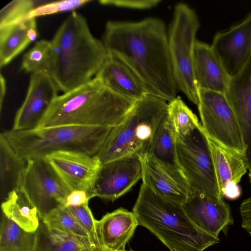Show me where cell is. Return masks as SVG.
<instances>
[{"label":"cell","instance_id":"obj_35","mask_svg":"<svg viewBox=\"0 0 251 251\" xmlns=\"http://www.w3.org/2000/svg\"><path fill=\"white\" fill-rule=\"evenodd\" d=\"M91 199L89 193L82 190L72 191L66 198L64 206L76 207L88 203Z\"/></svg>","mask_w":251,"mask_h":251},{"label":"cell","instance_id":"obj_31","mask_svg":"<svg viewBox=\"0 0 251 251\" xmlns=\"http://www.w3.org/2000/svg\"><path fill=\"white\" fill-rule=\"evenodd\" d=\"M34 0H14L0 11V28L27 19L29 13L42 4Z\"/></svg>","mask_w":251,"mask_h":251},{"label":"cell","instance_id":"obj_32","mask_svg":"<svg viewBox=\"0 0 251 251\" xmlns=\"http://www.w3.org/2000/svg\"><path fill=\"white\" fill-rule=\"evenodd\" d=\"M68 208L87 233L93 248L96 251H103L97 228L98 220L95 219L88 203L79 206Z\"/></svg>","mask_w":251,"mask_h":251},{"label":"cell","instance_id":"obj_9","mask_svg":"<svg viewBox=\"0 0 251 251\" xmlns=\"http://www.w3.org/2000/svg\"><path fill=\"white\" fill-rule=\"evenodd\" d=\"M176 147L180 165L191 187L214 198H224L201 125L184 136H176Z\"/></svg>","mask_w":251,"mask_h":251},{"label":"cell","instance_id":"obj_40","mask_svg":"<svg viewBox=\"0 0 251 251\" xmlns=\"http://www.w3.org/2000/svg\"></svg>","mask_w":251,"mask_h":251},{"label":"cell","instance_id":"obj_8","mask_svg":"<svg viewBox=\"0 0 251 251\" xmlns=\"http://www.w3.org/2000/svg\"><path fill=\"white\" fill-rule=\"evenodd\" d=\"M197 106L201 125L206 136L245 158L247 146L243 134L226 94L199 89Z\"/></svg>","mask_w":251,"mask_h":251},{"label":"cell","instance_id":"obj_15","mask_svg":"<svg viewBox=\"0 0 251 251\" xmlns=\"http://www.w3.org/2000/svg\"><path fill=\"white\" fill-rule=\"evenodd\" d=\"M46 158L71 191H84L91 197V191L101 164L95 155L58 151Z\"/></svg>","mask_w":251,"mask_h":251},{"label":"cell","instance_id":"obj_6","mask_svg":"<svg viewBox=\"0 0 251 251\" xmlns=\"http://www.w3.org/2000/svg\"><path fill=\"white\" fill-rule=\"evenodd\" d=\"M168 103L147 94L136 100L125 120L112 129L95 155L100 164L125 156L149 154Z\"/></svg>","mask_w":251,"mask_h":251},{"label":"cell","instance_id":"obj_18","mask_svg":"<svg viewBox=\"0 0 251 251\" xmlns=\"http://www.w3.org/2000/svg\"><path fill=\"white\" fill-rule=\"evenodd\" d=\"M95 77L114 92L134 101L151 94L144 82L126 63L109 55Z\"/></svg>","mask_w":251,"mask_h":251},{"label":"cell","instance_id":"obj_29","mask_svg":"<svg viewBox=\"0 0 251 251\" xmlns=\"http://www.w3.org/2000/svg\"><path fill=\"white\" fill-rule=\"evenodd\" d=\"M42 221L52 230L86 241L91 244L87 233L66 206H63L55 209Z\"/></svg>","mask_w":251,"mask_h":251},{"label":"cell","instance_id":"obj_23","mask_svg":"<svg viewBox=\"0 0 251 251\" xmlns=\"http://www.w3.org/2000/svg\"><path fill=\"white\" fill-rule=\"evenodd\" d=\"M207 138L221 192L227 183L240 181L247 172V165L244 157Z\"/></svg>","mask_w":251,"mask_h":251},{"label":"cell","instance_id":"obj_4","mask_svg":"<svg viewBox=\"0 0 251 251\" xmlns=\"http://www.w3.org/2000/svg\"><path fill=\"white\" fill-rule=\"evenodd\" d=\"M132 212L138 225L149 229L170 251H203L220 241L199 229L181 204L157 195L143 183Z\"/></svg>","mask_w":251,"mask_h":251},{"label":"cell","instance_id":"obj_38","mask_svg":"<svg viewBox=\"0 0 251 251\" xmlns=\"http://www.w3.org/2000/svg\"><path fill=\"white\" fill-rule=\"evenodd\" d=\"M249 175L250 180V182L251 183V173H249Z\"/></svg>","mask_w":251,"mask_h":251},{"label":"cell","instance_id":"obj_5","mask_svg":"<svg viewBox=\"0 0 251 251\" xmlns=\"http://www.w3.org/2000/svg\"><path fill=\"white\" fill-rule=\"evenodd\" d=\"M113 128L69 125L1 133L16 153L27 161L58 151L94 156Z\"/></svg>","mask_w":251,"mask_h":251},{"label":"cell","instance_id":"obj_30","mask_svg":"<svg viewBox=\"0 0 251 251\" xmlns=\"http://www.w3.org/2000/svg\"><path fill=\"white\" fill-rule=\"evenodd\" d=\"M51 41L41 40L24 55L21 70L31 74L46 72L49 73L51 60Z\"/></svg>","mask_w":251,"mask_h":251},{"label":"cell","instance_id":"obj_22","mask_svg":"<svg viewBox=\"0 0 251 251\" xmlns=\"http://www.w3.org/2000/svg\"><path fill=\"white\" fill-rule=\"evenodd\" d=\"M143 184L157 195L182 205L192 194L165 172L148 155L142 158Z\"/></svg>","mask_w":251,"mask_h":251},{"label":"cell","instance_id":"obj_14","mask_svg":"<svg viewBox=\"0 0 251 251\" xmlns=\"http://www.w3.org/2000/svg\"><path fill=\"white\" fill-rule=\"evenodd\" d=\"M210 45L229 76H234L251 53V14L239 24L217 33Z\"/></svg>","mask_w":251,"mask_h":251},{"label":"cell","instance_id":"obj_11","mask_svg":"<svg viewBox=\"0 0 251 251\" xmlns=\"http://www.w3.org/2000/svg\"><path fill=\"white\" fill-rule=\"evenodd\" d=\"M142 158L136 154L101 164L91 191V199L117 200L142 179Z\"/></svg>","mask_w":251,"mask_h":251},{"label":"cell","instance_id":"obj_13","mask_svg":"<svg viewBox=\"0 0 251 251\" xmlns=\"http://www.w3.org/2000/svg\"><path fill=\"white\" fill-rule=\"evenodd\" d=\"M182 207L191 222L200 230L215 237L226 234L233 223L229 205L219 199L194 190Z\"/></svg>","mask_w":251,"mask_h":251},{"label":"cell","instance_id":"obj_19","mask_svg":"<svg viewBox=\"0 0 251 251\" xmlns=\"http://www.w3.org/2000/svg\"><path fill=\"white\" fill-rule=\"evenodd\" d=\"M138 225L133 212L123 208L106 214L97 223L103 251H125L126 244Z\"/></svg>","mask_w":251,"mask_h":251},{"label":"cell","instance_id":"obj_28","mask_svg":"<svg viewBox=\"0 0 251 251\" xmlns=\"http://www.w3.org/2000/svg\"><path fill=\"white\" fill-rule=\"evenodd\" d=\"M168 116L177 136H184L201 125L196 115L178 96L168 102Z\"/></svg>","mask_w":251,"mask_h":251},{"label":"cell","instance_id":"obj_21","mask_svg":"<svg viewBox=\"0 0 251 251\" xmlns=\"http://www.w3.org/2000/svg\"><path fill=\"white\" fill-rule=\"evenodd\" d=\"M38 36L36 18L0 28V67L9 64Z\"/></svg>","mask_w":251,"mask_h":251},{"label":"cell","instance_id":"obj_26","mask_svg":"<svg viewBox=\"0 0 251 251\" xmlns=\"http://www.w3.org/2000/svg\"><path fill=\"white\" fill-rule=\"evenodd\" d=\"M32 251H96L86 241L50 228L40 219Z\"/></svg>","mask_w":251,"mask_h":251},{"label":"cell","instance_id":"obj_2","mask_svg":"<svg viewBox=\"0 0 251 251\" xmlns=\"http://www.w3.org/2000/svg\"><path fill=\"white\" fill-rule=\"evenodd\" d=\"M51 42L49 74L63 93L93 79L108 55L86 19L75 11L63 22Z\"/></svg>","mask_w":251,"mask_h":251},{"label":"cell","instance_id":"obj_10","mask_svg":"<svg viewBox=\"0 0 251 251\" xmlns=\"http://www.w3.org/2000/svg\"><path fill=\"white\" fill-rule=\"evenodd\" d=\"M21 189L37 208L42 220L64 206L71 191L46 157L26 161Z\"/></svg>","mask_w":251,"mask_h":251},{"label":"cell","instance_id":"obj_17","mask_svg":"<svg viewBox=\"0 0 251 251\" xmlns=\"http://www.w3.org/2000/svg\"><path fill=\"white\" fill-rule=\"evenodd\" d=\"M148 155L178 184L190 193L193 192L194 189L187 179L178 161L176 135L169 120L168 112L158 126Z\"/></svg>","mask_w":251,"mask_h":251},{"label":"cell","instance_id":"obj_27","mask_svg":"<svg viewBox=\"0 0 251 251\" xmlns=\"http://www.w3.org/2000/svg\"><path fill=\"white\" fill-rule=\"evenodd\" d=\"M35 232L26 231L2 213L0 251H32Z\"/></svg>","mask_w":251,"mask_h":251},{"label":"cell","instance_id":"obj_12","mask_svg":"<svg viewBox=\"0 0 251 251\" xmlns=\"http://www.w3.org/2000/svg\"><path fill=\"white\" fill-rule=\"evenodd\" d=\"M58 90L48 72L31 74L25 99L15 115L11 129L23 130L35 128L58 96Z\"/></svg>","mask_w":251,"mask_h":251},{"label":"cell","instance_id":"obj_33","mask_svg":"<svg viewBox=\"0 0 251 251\" xmlns=\"http://www.w3.org/2000/svg\"><path fill=\"white\" fill-rule=\"evenodd\" d=\"M91 1L92 0H62L43 3L35 7L29 13L27 19L74 11Z\"/></svg>","mask_w":251,"mask_h":251},{"label":"cell","instance_id":"obj_34","mask_svg":"<svg viewBox=\"0 0 251 251\" xmlns=\"http://www.w3.org/2000/svg\"><path fill=\"white\" fill-rule=\"evenodd\" d=\"M100 4L134 9H147L156 6L161 0H100Z\"/></svg>","mask_w":251,"mask_h":251},{"label":"cell","instance_id":"obj_16","mask_svg":"<svg viewBox=\"0 0 251 251\" xmlns=\"http://www.w3.org/2000/svg\"><path fill=\"white\" fill-rule=\"evenodd\" d=\"M241 126L251 161V53L240 70L230 78L225 94Z\"/></svg>","mask_w":251,"mask_h":251},{"label":"cell","instance_id":"obj_24","mask_svg":"<svg viewBox=\"0 0 251 251\" xmlns=\"http://www.w3.org/2000/svg\"><path fill=\"white\" fill-rule=\"evenodd\" d=\"M26 161L20 157L2 133L0 134V191L3 201L21 188Z\"/></svg>","mask_w":251,"mask_h":251},{"label":"cell","instance_id":"obj_39","mask_svg":"<svg viewBox=\"0 0 251 251\" xmlns=\"http://www.w3.org/2000/svg\"><path fill=\"white\" fill-rule=\"evenodd\" d=\"M250 225H251V215H250Z\"/></svg>","mask_w":251,"mask_h":251},{"label":"cell","instance_id":"obj_1","mask_svg":"<svg viewBox=\"0 0 251 251\" xmlns=\"http://www.w3.org/2000/svg\"><path fill=\"white\" fill-rule=\"evenodd\" d=\"M102 42L108 55L126 63L151 94L169 102L176 97L168 32L163 21L154 17L138 22L108 21Z\"/></svg>","mask_w":251,"mask_h":251},{"label":"cell","instance_id":"obj_25","mask_svg":"<svg viewBox=\"0 0 251 251\" xmlns=\"http://www.w3.org/2000/svg\"><path fill=\"white\" fill-rule=\"evenodd\" d=\"M2 213L25 230L35 232L40 219L36 207L21 188L8 194L1 205Z\"/></svg>","mask_w":251,"mask_h":251},{"label":"cell","instance_id":"obj_3","mask_svg":"<svg viewBox=\"0 0 251 251\" xmlns=\"http://www.w3.org/2000/svg\"><path fill=\"white\" fill-rule=\"evenodd\" d=\"M135 101L94 77L58 95L35 128L69 125L113 128L125 120Z\"/></svg>","mask_w":251,"mask_h":251},{"label":"cell","instance_id":"obj_36","mask_svg":"<svg viewBox=\"0 0 251 251\" xmlns=\"http://www.w3.org/2000/svg\"><path fill=\"white\" fill-rule=\"evenodd\" d=\"M221 193L224 197L230 200H235L240 197L241 191L238 184L230 182L221 190Z\"/></svg>","mask_w":251,"mask_h":251},{"label":"cell","instance_id":"obj_20","mask_svg":"<svg viewBox=\"0 0 251 251\" xmlns=\"http://www.w3.org/2000/svg\"><path fill=\"white\" fill-rule=\"evenodd\" d=\"M194 75L198 89L226 94L230 77L210 45L197 41Z\"/></svg>","mask_w":251,"mask_h":251},{"label":"cell","instance_id":"obj_7","mask_svg":"<svg viewBox=\"0 0 251 251\" xmlns=\"http://www.w3.org/2000/svg\"><path fill=\"white\" fill-rule=\"evenodd\" d=\"M200 25L196 12L189 5L179 2L175 5L168 32L172 69L178 90L197 105L199 89L194 75V55Z\"/></svg>","mask_w":251,"mask_h":251},{"label":"cell","instance_id":"obj_37","mask_svg":"<svg viewBox=\"0 0 251 251\" xmlns=\"http://www.w3.org/2000/svg\"><path fill=\"white\" fill-rule=\"evenodd\" d=\"M0 112H1V109L2 107V104L4 100V99L5 97V95L6 94V81L5 79L2 75V74H0Z\"/></svg>","mask_w":251,"mask_h":251}]
</instances>
